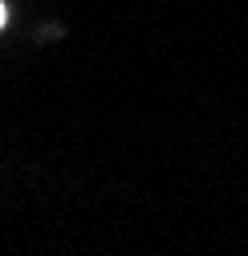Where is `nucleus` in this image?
<instances>
[{
  "instance_id": "f257e3e1",
  "label": "nucleus",
  "mask_w": 248,
  "mask_h": 256,
  "mask_svg": "<svg viewBox=\"0 0 248 256\" xmlns=\"http://www.w3.org/2000/svg\"><path fill=\"white\" fill-rule=\"evenodd\" d=\"M0 24H4V4H0Z\"/></svg>"
}]
</instances>
